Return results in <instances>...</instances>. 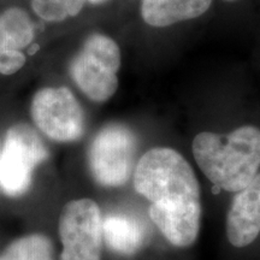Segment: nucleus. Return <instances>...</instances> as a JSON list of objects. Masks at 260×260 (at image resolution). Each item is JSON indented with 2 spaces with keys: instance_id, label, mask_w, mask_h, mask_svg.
I'll return each instance as SVG.
<instances>
[{
  "instance_id": "nucleus-3",
  "label": "nucleus",
  "mask_w": 260,
  "mask_h": 260,
  "mask_svg": "<svg viewBox=\"0 0 260 260\" xmlns=\"http://www.w3.org/2000/svg\"><path fill=\"white\" fill-rule=\"evenodd\" d=\"M121 50L111 38L93 34L71 63V76L79 88L96 103L109 100L118 88L117 71Z\"/></svg>"
},
{
  "instance_id": "nucleus-13",
  "label": "nucleus",
  "mask_w": 260,
  "mask_h": 260,
  "mask_svg": "<svg viewBox=\"0 0 260 260\" xmlns=\"http://www.w3.org/2000/svg\"><path fill=\"white\" fill-rule=\"evenodd\" d=\"M32 9L39 17L47 22H60L68 17L61 0H32Z\"/></svg>"
},
{
  "instance_id": "nucleus-12",
  "label": "nucleus",
  "mask_w": 260,
  "mask_h": 260,
  "mask_svg": "<svg viewBox=\"0 0 260 260\" xmlns=\"http://www.w3.org/2000/svg\"><path fill=\"white\" fill-rule=\"evenodd\" d=\"M0 260H53V245L42 234H30L12 242Z\"/></svg>"
},
{
  "instance_id": "nucleus-15",
  "label": "nucleus",
  "mask_w": 260,
  "mask_h": 260,
  "mask_svg": "<svg viewBox=\"0 0 260 260\" xmlns=\"http://www.w3.org/2000/svg\"><path fill=\"white\" fill-rule=\"evenodd\" d=\"M65 10H67L68 16H76L83 9L86 0H61Z\"/></svg>"
},
{
  "instance_id": "nucleus-11",
  "label": "nucleus",
  "mask_w": 260,
  "mask_h": 260,
  "mask_svg": "<svg viewBox=\"0 0 260 260\" xmlns=\"http://www.w3.org/2000/svg\"><path fill=\"white\" fill-rule=\"evenodd\" d=\"M0 24L10 47L22 50L31 44L34 39V24L24 10L8 9L0 16Z\"/></svg>"
},
{
  "instance_id": "nucleus-8",
  "label": "nucleus",
  "mask_w": 260,
  "mask_h": 260,
  "mask_svg": "<svg viewBox=\"0 0 260 260\" xmlns=\"http://www.w3.org/2000/svg\"><path fill=\"white\" fill-rule=\"evenodd\" d=\"M260 234V172L237 191L226 216V236L234 247L242 248Z\"/></svg>"
},
{
  "instance_id": "nucleus-4",
  "label": "nucleus",
  "mask_w": 260,
  "mask_h": 260,
  "mask_svg": "<svg viewBox=\"0 0 260 260\" xmlns=\"http://www.w3.org/2000/svg\"><path fill=\"white\" fill-rule=\"evenodd\" d=\"M138 141L128 126L113 123L100 130L89 147L92 176L103 187H121L134 170Z\"/></svg>"
},
{
  "instance_id": "nucleus-6",
  "label": "nucleus",
  "mask_w": 260,
  "mask_h": 260,
  "mask_svg": "<svg viewBox=\"0 0 260 260\" xmlns=\"http://www.w3.org/2000/svg\"><path fill=\"white\" fill-rule=\"evenodd\" d=\"M47 157V148L34 129L25 124L11 126L0 154V184L5 194H24L30 187L34 169Z\"/></svg>"
},
{
  "instance_id": "nucleus-1",
  "label": "nucleus",
  "mask_w": 260,
  "mask_h": 260,
  "mask_svg": "<svg viewBox=\"0 0 260 260\" xmlns=\"http://www.w3.org/2000/svg\"><path fill=\"white\" fill-rule=\"evenodd\" d=\"M134 188L151 201L149 218L171 245L186 248L197 241L203 212L199 181L177 151L146 152L135 167Z\"/></svg>"
},
{
  "instance_id": "nucleus-2",
  "label": "nucleus",
  "mask_w": 260,
  "mask_h": 260,
  "mask_svg": "<svg viewBox=\"0 0 260 260\" xmlns=\"http://www.w3.org/2000/svg\"><path fill=\"white\" fill-rule=\"evenodd\" d=\"M195 161L213 186L237 193L258 175L260 129L240 126L228 135L204 132L193 140Z\"/></svg>"
},
{
  "instance_id": "nucleus-7",
  "label": "nucleus",
  "mask_w": 260,
  "mask_h": 260,
  "mask_svg": "<svg viewBox=\"0 0 260 260\" xmlns=\"http://www.w3.org/2000/svg\"><path fill=\"white\" fill-rule=\"evenodd\" d=\"M30 111L35 125L54 141H76L83 135V110L65 87L39 90L31 102Z\"/></svg>"
},
{
  "instance_id": "nucleus-5",
  "label": "nucleus",
  "mask_w": 260,
  "mask_h": 260,
  "mask_svg": "<svg viewBox=\"0 0 260 260\" xmlns=\"http://www.w3.org/2000/svg\"><path fill=\"white\" fill-rule=\"evenodd\" d=\"M103 218L92 199L73 200L65 205L59 217L60 260H102Z\"/></svg>"
},
{
  "instance_id": "nucleus-9",
  "label": "nucleus",
  "mask_w": 260,
  "mask_h": 260,
  "mask_svg": "<svg viewBox=\"0 0 260 260\" xmlns=\"http://www.w3.org/2000/svg\"><path fill=\"white\" fill-rule=\"evenodd\" d=\"M104 242L112 252L121 255H134L148 241L149 230L146 223L129 213H109L103 218Z\"/></svg>"
},
{
  "instance_id": "nucleus-17",
  "label": "nucleus",
  "mask_w": 260,
  "mask_h": 260,
  "mask_svg": "<svg viewBox=\"0 0 260 260\" xmlns=\"http://www.w3.org/2000/svg\"><path fill=\"white\" fill-rule=\"evenodd\" d=\"M39 50V45H32L31 46V48L30 50H29V53L30 54H32V53H35V52H37Z\"/></svg>"
},
{
  "instance_id": "nucleus-10",
  "label": "nucleus",
  "mask_w": 260,
  "mask_h": 260,
  "mask_svg": "<svg viewBox=\"0 0 260 260\" xmlns=\"http://www.w3.org/2000/svg\"><path fill=\"white\" fill-rule=\"evenodd\" d=\"M212 0H142L141 16L152 27H168L204 15Z\"/></svg>"
},
{
  "instance_id": "nucleus-18",
  "label": "nucleus",
  "mask_w": 260,
  "mask_h": 260,
  "mask_svg": "<svg viewBox=\"0 0 260 260\" xmlns=\"http://www.w3.org/2000/svg\"><path fill=\"white\" fill-rule=\"evenodd\" d=\"M88 2L92 3V4H102V3L106 2V0H88Z\"/></svg>"
},
{
  "instance_id": "nucleus-14",
  "label": "nucleus",
  "mask_w": 260,
  "mask_h": 260,
  "mask_svg": "<svg viewBox=\"0 0 260 260\" xmlns=\"http://www.w3.org/2000/svg\"><path fill=\"white\" fill-rule=\"evenodd\" d=\"M25 63V56L19 50L12 47L0 48V74L12 75L22 69Z\"/></svg>"
},
{
  "instance_id": "nucleus-16",
  "label": "nucleus",
  "mask_w": 260,
  "mask_h": 260,
  "mask_svg": "<svg viewBox=\"0 0 260 260\" xmlns=\"http://www.w3.org/2000/svg\"><path fill=\"white\" fill-rule=\"evenodd\" d=\"M9 46L8 42H6V39H5V34L4 31H3V28H2V24H0V48L2 47H6ZM10 47V46H9Z\"/></svg>"
},
{
  "instance_id": "nucleus-19",
  "label": "nucleus",
  "mask_w": 260,
  "mask_h": 260,
  "mask_svg": "<svg viewBox=\"0 0 260 260\" xmlns=\"http://www.w3.org/2000/svg\"><path fill=\"white\" fill-rule=\"evenodd\" d=\"M226 2H235V0H226Z\"/></svg>"
}]
</instances>
